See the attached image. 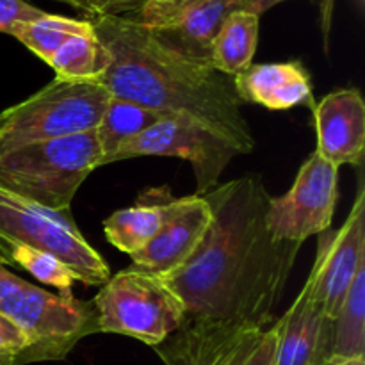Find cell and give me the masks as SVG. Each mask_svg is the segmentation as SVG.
I'll use <instances>...</instances> for the list:
<instances>
[{"label":"cell","mask_w":365,"mask_h":365,"mask_svg":"<svg viewBox=\"0 0 365 365\" xmlns=\"http://www.w3.org/2000/svg\"><path fill=\"white\" fill-rule=\"evenodd\" d=\"M202 196L212 212L205 239L180 269L163 278L184 303L185 321L271 327L303 245L269 232L271 195L257 175Z\"/></svg>","instance_id":"1"},{"label":"cell","mask_w":365,"mask_h":365,"mask_svg":"<svg viewBox=\"0 0 365 365\" xmlns=\"http://www.w3.org/2000/svg\"><path fill=\"white\" fill-rule=\"evenodd\" d=\"M89 21L109 56L98 81L110 96L164 116L184 118L239 155L253 152L255 138L230 77L178 53L134 16Z\"/></svg>","instance_id":"2"},{"label":"cell","mask_w":365,"mask_h":365,"mask_svg":"<svg viewBox=\"0 0 365 365\" xmlns=\"http://www.w3.org/2000/svg\"><path fill=\"white\" fill-rule=\"evenodd\" d=\"M96 132L32 143L0 155V187L57 212H70L86 178L100 168Z\"/></svg>","instance_id":"3"},{"label":"cell","mask_w":365,"mask_h":365,"mask_svg":"<svg viewBox=\"0 0 365 365\" xmlns=\"http://www.w3.org/2000/svg\"><path fill=\"white\" fill-rule=\"evenodd\" d=\"M0 314L13 321L31 342L20 365L63 360L82 339L98 334L93 302L52 294L21 280L4 264H0Z\"/></svg>","instance_id":"4"},{"label":"cell","mask_w":365,"mask_h":365,"mask_svg":"<svg viewBox=\"0 0 365 365\" xmlns=\"http://www.w3.org/2000/svg\"><path fill=\"white\" fill-rule=\"evenodd\" d=\"M109 100L110 93L100 81L56 77L0 113V155L32 143L95 130Z\"/></svg>","instance_id":"5"},{"label":"cell","mask_w":365,"mask_h":365,"mask_svg":"<svg viewBox=\"0 0 365 365\" xmlns=\"http://www.w3.org/2000/svg\"><path fill=\"white\" fill-rule=\"evenodd\" d=\"M93 305L98 331L132 337L152 348L185 323L184 303L166 280L134 266L110 274Z\"/></svg>","instance_id":"6"},{"label":"cell","mask_w":365,"mask_h":365,"mask_svg":"<svg viewBox=\"0 0 365 365\" xmlns=\"http://www.w3.org/2000/svg\"><path fill=\"white\" fill-rule=\"evenodd\" d=\"M0 241L21 242L57 257L77 282L102 287L110 269L86 241L70 212H57L0 187Z\"/></svg>","instance_id":"7"},{"label":"cell","mask_w":365,"mask_h":365,"mask_svg":"<svg viewBox=\"0 0 365 365\" xmlns=\"http://www.w3.org/2000/svg\"><path fill=\"white\" fill-rule=\"evenodd\" d=\"M277 327L185 321L155 346L164 365H273Z\"/></svg>","instance_id":"8"},{"label":"cell","mask_w":365,"mask_h":365,"mask_svg":"<svg viewBox=\"0 0 365 365\" xmlns=\"http://www.w3.org/2000/svg\"><path fill=\"white\" fill-rule=\"evenodd\" d=\"M339 170L314 152L298 170L291 189L269 198L266 223L271 234L303 245L330 230L339 200Z\"/></svg>","instance_id":"9"},{"label":"cell","mask_w":365,"mask_h":365,"mask_svg":"<svg viewBox=\"0 0 365 365\" xmlns=\"http://www.w3.org/2000/svg\"><path fill=\"white\" fill-rule=\"evenodd\" d=\"M235 155L239 153L234 148L191 121L166 116L120 146L110 157V163L134 157H175L187 160L195 173L196 195L202 196L220 184L221 175Z\"/></svg>","instance_id":"10"},{"label":"cell","mask_w":365,"mask_h":365,"mask_svg":"<svg viewBox=\"0 0 365 365\" xmlns=\"http://www.w3.org/2000/svg\"><path fill=\"white\" fill-rule=\"evenodd\" d=\"M317 255L305 284L330 321L351 287L360 267L365 266V189L360 185L349 216L339 230L317 235Z\"/></svg>","instance_id":"11"},{"label":"cell","mask_w":365,"mask_h":365,"mask_svg":"<svg viewBox=\"0 0 365 365\" xmlns=\"http://www.w3.org/2000/svg\"><path fill=\"white\" fill-rule=\"evenodd\" d=\"M317 148L323 159L341 168L362 166L365 150V102L359 88L328 93L312 109Z\"/></svg>","instance_id":"12"},{"label":"cell","mask_w":365,"mask_h":365,"mask_svg":"<svg viewBox=\"0 0 365 365\" xmlns=\"http://www.w3.org/2000/svg\"><path fill=\"white\" fill-rule=\"evenodd\" d=\"M210 221L212 212L203 196H184L180 207L159 234L145 248L130 255L132 266L160 277L180 269L203 242Z\"/></svg>","instance_id":"13"},{"label":"cell","mask_w":365,"mask_h":365,"mask_svg":"<svg viewBox=\"0 0 365 365\" xmlns=\"http://www.w3.org/2000/svg\"><path fill=\"white\" fill-rule=\"evenodd\" d=\"M277 348L273 365H323L330 359L331 321L303 284L287 312L274 321Z\"/></svg>","instance_id":"14"},{"label":"cell","mask_w":365,"mask_h":365,"mask_svg":"<svg viewBox=\"0 0 365 365\" xmlns=\"http://www.w3.org/2000/svg\"><path fill=\"white\" fill-rule=\"evenodd\" d=\"M245 2L246 0H191L146 27L155 31L168 46L187 59L210 64V46L217 31L228 14L245 7Z\"/></svg>","instance_id":"15"},{"label":"cell","mask_w":365,"mask_h":365,"mask_svg":"<svg viewBox=\"0 0 365 365\" xmlns=\"http://www.w3.org/2000/svg\"><path fill=\"white\" fill-rule=\"evenodd\" d=\"M232 82L241 103H257L269 110L316 106L312 77L302 61L252 64Z\"/></svg>","instance_id":"16"},{"label":"cell","mask_w":365,"mask_h":365,"mask_svg":"<svg viewBox=\"0 0 365 365\" xmlns=\"http://www.w3.org/2000/svg\"><path fill=\"white\" fill-rule=\"evenodd\" d=\"M184 196H175L168 185L141 191L134 205L116 210L103 221L107 241L127 255L145 248L180 207Z\"/></svg>","instance_id":"17"},{"label":"cell","mask_w":365,"mask_h":365,"mask_svg":"<svg viewBox=\"0 0 365 365\" xmlns=\"http://www.w3.org/2000/svg\"><path fill=\"white\" fill-rule=\"evenodd\" d=\"M259 14L245 7L228 14L210 46V66L230 78L248 70L259 43Z\"/></svg>","instance_id":"18"},{"label":"cell","mask_w":365,"mask_h":365,"mask_svg":"<svg viewBox=\"0 0 365 365\" xmlns=\"http://www.w3.org/2000/svg\"><path fill=\"white\" fill-rule=\"evenodd\" d=\"M166 118L164 114L155 113L152 109L138 106L128 100L110 96L98 125H96V139H98L100 152H102V160L100 168L110 163V157L116 153L120 146L134 139L135 135L141 134L153 123Z\"/></svg>","instance_id":"19"},{"label":"cell","mask_w":365,"mask_h":365,"mask_svg":"<svg viewBox=\"0 0 365 365\" xmlns=\"http://www.w3.org/2000/svg\"><path fill=\"white\" fill-rule=\"evenodd\" d=\"M365 359V266L360 267L331 321L330 360Z\"/></svg>","instance_id":"20"},{"label":"cell","mask_w":365,"mask_h":365,"mask_svg":"<svg viewBox=\"0 0 365 365\" xmlns=\"http://www.w3.org/2000/svg\"><path fill=\"white\" fill-rule=\"evenodd\" d=\"M93 25L89 20L59 16L45 13L43 16L31 21H21L11 31L9 36L16 38L21 45L34 52L39 59L48 63L50 57L75 36L91 32Z\"/></svg>","instance_id":"21"},{"label":"cell","mask_w":365,"mask_h":365,"mask_svg":"<svg viewBox=\"0 0 365 365\" xmlns=\"http://www.w3.org/2000/svg\"><path fill=\"white\" fill-rule=\"evenodd\" d=\"M46 64L59 78L98 81L109 64V56L95 31H91L68 39Z\"/></svg>","instance_id":"22"},{"label":"cell","mask_w":365,"mask_h":365,"mask_svg":"<svg viewBox=\"0 0 365 365\" xmlns=\"http://www.w3.org/2000/svg\"><path fill=\"white\" fill-rule=\"evenodd\" d=\"M4 246L9 253L13 266L24 267L27 273H31L41 284L52 285L53 289L59 291V296H63V298L73 296V285L77 278L57 257L41 252V250L25 246L21 242L4 241Z\"/></svg>","instance_id":"23"},{"label":"cell","mask_w":365,"mask_h":365,"mask_svg":"<svg viewBox=\"0 0 365 365\" xmlns=\"http://www.w3.org/2000/svg\"><path fill=\"white\" fill-rule=\"evenodd\" d=\"M29 346L31 342L27 335L13 321L0 314V360L11 365H20Z\"/></svg>","instance_id":"24"},{"label":"cell","mask_w":365,"mask_h":365,"mask_svg":"<svg viewBox=\"0 0 365 365\" xmlns=\"http://www.w3.org/2000/svg\"><path fill=\"white\" fill-rule=\"evenodd\" d=\"M45 11L38 9L27 0H0V32L11 34L21 21H31L43 16Z\"/></svg>","instance_id":"25"},{"label":"cell","mask_w":365,"mask_h":365,"mask_svg":"<svg viewBox=\"0 0 365 365\" xmlns=\"http://www.w3.org/2000/svg\"><path fill=\"white\" fill-rule=\"evenodd\" d=\"M89 18L95 20L100 16H134L146 0H88Z\"/></svg>","instance_id":"26"},{"label":"cell","mask_w":365,"mask_h":365,"mask_svg":"<svg viewBox=\"0 0 365 365\" xmlns=\"http://www.w3.org/2000/svg\"><path fill=\"white\" fill-rule=\"evenodd\" d=\"M285 2V0H246L245 9L252 11L255 14H262L269 11L271 7L278 6V4ZM321 2V25H323L324 39L328 43V31H330V20H331V9H334V0H319Z\"/></svg>","instance_id":"27"},{"label":"cell","mask_w":365,"mask_h":365,"mask_svg":"<svg viewBox=\"0 0 365 365\" xmlns=\"http://www.w3.org/2000/svg\"><path fill=\"white\" fill-rule=\"evenodd\" d=\"M187 2H191V0H146L145 6L134 14V18L141 21V24L150 25L152 21H155L157 18L171 13V11H175L177 7L184 6V4Z\"/></svg>","instance_id":"28"},{"label":"cell","mask_w":365,"mask_h":365,"mask_svg":"<svg viewBox=\"0 0 365 365\" xmlns=\"http://www.w3.org/2000/svg\"><path fill=\"white\" fill-rule=\"evenodd\" d=\"M57 2L70 4L71 7H75V9L82 11V13H84L86 16L89 18V2H88V0H57Z\"/></svg>","instance_id":"29"},{"label":"cell","mask_w":365,"mask_h":365,"mask_svg":"<svg viewBox=\"0 0 365 365\" xmlns=\"http://www.w3.org/2000/svg\"><path fill=\"white\" fill-rule=\"evenodd\" d=\"M331 365H365V359H348V360H330Z\"/></svg>","instance_id":"30"},{"label":"cell","mask_w":365,"mask_h":365,"mask_svg":"<svg viewBox=\"0 0 365 365\" xmlns=\"http://www.w3.org/2000/svg\"><path fill=\"white\" fill-rule=\"evenodd\" d=\"M0 264H4V266H13V262H11L9 259V253H7L6 246H4L2 241H0Z\"/></svg>","instance_id":"31"},{"label":"cell","mask_w":365,"mask_h":365,"mask_svg":"<svg viewBox=\"0 0 365 365\" xmlns=\"http://www.w3.org/2000/svg\"><path fill=\"white\" fill-rule=\"evenodd\" d=\"M0 365H11L9 362H4V360H0Z\"/></svg>","instance_id":"32"},{"label":"cell","mask_w":365,"mask_h":365,"mask_svg":"<svg viewBox=\"0 0 365 365\" xmlns=\"http://www.w3.org/2000/svg\"><path fill=\"white\" fill-rule=\"evenodd\" d=\"M323 365H331V364H330V362H327V364H323Z\"/></svg>","instance_id":"33"}]
</instances>
